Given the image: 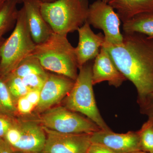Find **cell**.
<instances>
[{
    "mask_svg": "<svg viewBox=\"0 0 153 153\" xmlns=\"http://www.w3.org/2000/svg\"><path fill=\"white\" fill-rule=\"evenodd\" d=\"M119 45L104 44L118 69L131 81L138 93L137 103L153 92V38L139 33H125Z\"/></svg>",
    "mask_w": 153,
    "mask_h": 153,
    "instance_id": "6da1fadb",
    "label": "cell"
},
{
    "mask_svg": "<svg viewBox=\"0 0 153 153\" xmlns=\"http://www.w3.org/2000/svg\"><path fill=\"white\" fill-rule=\"evenodd\" d=\"M67 36L53 33L47 41L36 45L33 54L45 70L75 80L78 67L75 47Z\"/></svg>",
    "mask_w": 153,
    "mask_h": 153,
    "instance_id": "7a4b0ae2",
    "label": "cell"
},
{
    "mask_svg": "<svg viewBox=\"0 0 153 153\" xmlns=\"http://www.w3.org/2000/svg\"><path fill=\"white\" fill-rule=\"evenodd\" d=\"M88 0H56L41 3V13L54 33L66 35L86 22Z\"/></svg>",
    "mask_w": 153,
    "mask_h": 153,
    "instance_id": "3957f363",
    "label": "cell"
},
{
    "mask_svg": "<svg viewBox=\"0 0 153 153\" xmlns=\"http://www.w3.org/2000/svg\"><path fill=\"white\" fill-rule=\"evenodd\" d=\"M91 61L79 68L74 85L64 99V107L84 115L102 130L110 131L111 130L103 120L96 103L92 83L93 63Z\"/></svg>",
    "mask_w": 153,
    "mask_h": 153,
    "instance_id": "277c9868",
    "label": "cell"
},
{
    "mask_svg": "<svg viewBox=\"0 0 153 153\" xmlns=\"http://www.w3.org/2000/svg\"><path fill=\"white\" fill-rule=\"evenodd\" d=\"M36 46L28 27L23 7L18 12L13 31L0 49V76L10 74L25 58L33 55Z\"/></svg>",
    "mask_w": 153,
    "mask_h": 153,
    "instance_id": "5b68a950",
    "label": "cell"
},
{
    "mask_svg": "<svg viewBox=\"0 0 153 153\" xmlns=\"http://www.w3.org/2000/svg\"><path fill=\"white\" fill-rule=\"evenodd\" d=\"M39 122L45 128L64 134H91L101 130L89 119L64 106L52 108L45 111Z\"/></svg>",
    "mask_w": 153,
    "mask_h": 153,
    "instance_id": "8992f818",
    "label": "cell"
},
{
    "mask_svg": "<svg viewBox=\"0 0 153 153\" xmlns=\"http://www.w3.org/2000/svg\"><path fill=\"white\" fill-rule=\"evenodd\" d=\"M4 139L14 151L36 153L44 150L46 133L43 126L37 121L17 118Z\"/></svg>",
    "mask_w": 153,
    "mask_h": 153,
    "instance_id": "52a82bcc",
    "label": "cell"
},
{
    "mask_svg": "<svg viewBox=\"0 0 153 153\" xmlns=\"http://www.w3.org/2000/svg\"><path fill=\"white\" fill-rule=\"evenodd\" d=\"M86 22L94 27L102 30L105 44H121L123 35L120 31L121 20L117 13L109 4L97 0L89 6Z\"/></svg>",
    "mask_w": 153,
    "mask_h": 153,
    "instance_id": "ba28073f",
    "label": "cell"
},
{
    "mask_svg": "<svg viewBox=\"0 0 153 153\" xmlns=\"http://www.w3.org/2000/svg\"><path fill=\"white\" fill-rule=\"evenodd\" d=\"M44 128L46 140L43 151L47 153H86L91 143V133H61Z\"/></svg>",
    "mask_w": 153,
    "mask_h": 153,
    "instance_id": "9c48e42d",
    "label": "cell"
},
{
    "mask_svg": "<svg viewBox=\"0 0 153 153\" xmlns=\"http://www.w3.org/2000/svg\"><path fill=\"white\" fill-rule=\"evenodd\" d=\"M75 80L60 74L48 73V76L41 90L40 101L36 109L43 112L60 102L69 93Z\"/></svg>",
    "mask_w": 153,
    "mask_h": 153,
    "instance_id": "30bf717a",
    "label": "cell"
},
{
    "mask_svg": "<svg viewBox=\"0 0 153 153\" xmlns=\"http://www.w3.org/2000/svg\"><path fill=\"white\" fill-rule=\"evenodd\" d=\"M90 140L91 143L102 145L115 153L142 151L137 131L118 134L100 130L91 134Z\"/></svg>",
    "mask_w": 153,
    "mask_h": 153,
    "instance_id": "8fae6325",
    "label": "cell"
},
{
    "mask_svg": "<svg viewBox=\"0 0 153 153\" xmlns=\"http://www.w3.org/2000/svg\"><path fill=\"white\" fill-rule=\"evenodd\" d=\"M77 31L79 41L75 51L79 69L97 56L104 44L105 37L101 33H94L86 21Z\"/></svg>",
    "mask_w": 153,
    "mask_h": 153,
    "instance_id": "7c38bea8",
    "label": "cell"
},
{
    "mask_svg": "<svg viewBox=\"0 0 153 153\" xmlns=\"http://www.w3.org/2000/svg\"><path fill=\"white\" fill-rule=\"evenodd\" d=\"M26 21L31 37L36 45L44 43L54 32L41 13V0H23Z\"/></svg>",
    "mask_w": 153,
    "mask_h": 153,
    "instance_id": "4fadbf2b",
    "label": "cell"
},
{
    "mask_svg": "<svg viewBox=\"0 0 153 153\" xmlns=\"http://www.w3.org/2000/svg\"><path fill=\"white\" fill-rule=\"evenodd\" d=\"M126 80L115 65L108 52L104 47H102L92 66L93 85L107 81L109 85L117 88Z\"/></svg>",
    "mask_w": 153,
    "mask_h": 153,
    "instance_id": "5bb4252c",
    "label": "cell"
},
{
    "mask_svg": "<svg viewBox=\"0 0 153 153\" xmlns=\"http://www.w3.org/2000/svg\"><path fill=\"white\" fill-rule=\"evenodd\" d=\"M108 4L123 22L139 14L153 13V0H111Z\"/></svg>",
    "mask_w": 153,
    "mask_h": 153,
    "instance_id": "9a60e30c",
    "label": "cell"
},
{
    "mask_svg": "<svg viewBox=\"0 0 153 153\" xmlns=\"http://www.w3.org/2000/svg\"><path fill=\"white\" fill-rule=\"evenodd\" d=\"M125 33H139L153 38V13L139 14L123 22Z\"/></svg>",
    "mask_w": 153,
    "mask_h": 153,
    "instance_id": "2e32d148",
    "label": "cell"
},
{
    "mask_svg": "<svg viewBox=\"0 0 153 153\" xmlns=\"http://www.w3.org/2000/svg\"><path fill=\"white\" fill-rule=\"evenodd\" d=\"M18 2L17 0H7L0 10V39L16 22Z\"/></svg>",
    "mask_w": 153,
    "mask_h": 153,
    "instance_id": "e0dca14e",
    "label": "cell"
},
{
    "mask_svg": "<svg viewBox=\"0 0 153 153\" xmlns=\"http://www.w3.org/2000/svg\"><path fill=\"white\" fill-rule=\"evenodd\" d=\"M11 73L23 78L30 74H44L47 72L33 54L23 60Z\"/></svg>",
    "mask_w": 153,
    "mask_h": 153,
    "instance_id": "ac0fdd59",
    "label": "cell"
},
{
    "mask_svg": "<svg viewBox=\"0 0 153 153\" xmlns=\"http://www.w3.org/2000/svg\"><path fill=\"white\" fill-rule=\"evenodd\" d=\"M3 77L15 104L19 98L25 96L30 91L21 77L12 73Z\"/></svg>",
    "mask_w": 153,
    "mask_h": 153,
    "instance_id": "d6986e66",
    "label": "cell"
},
{
    "mask_svg": "<svg viewBox=\"0 0 153 153\" xmlns=\"http://www.w3.org/2000/svg\"><path fill=\"white\" fill-rule=\"evenodd\" d=\"M0 114L14 117L18 114L16 104L1 76H0Z\"/></svg>",
    "mask_w": 153,
    "mask_h": 153,
    "instance_id": "ffe728a7",
    "label": "cell"
},
{
    "mask_svg": "<svg viewBox=\"0 0 153 153\" xmlns=\"http://www.w3.org/2000/svg\"><path fill=\"white\" fill-rule=\"evenodd\" d=\"M141 150L150 153L153 149V122L149 119L137 131Z\"/></svg>",
    "mask_w": 153,
    "mask_h": 153,
    "instance_id": "44dd1931",
    "label": "cell"
},
{
    "mask_svg": "<svg viewBox=\"0 0 153 153\" xmlns=\"http://www.w3.org/2000/svg\"><path fill=\"white\" fill-rule=\"evenodd\" d=\"M48 75V72L44 74H30L22 79L29 90L41 91L47 80Z\"/></svg>",
    "mask_w": 153,
    "mask_h": 153,
    "instance_id": "7402d4cb",
    "label": "cell"
},
{
    "mask_svg": "<svg viewBox=\"0 0 153 153\" xmlns=\"http://www.w3.org/2000/svg\"><path fill=\"white\" fill-rule=\"evenodd\" d=\"M16 117L0 114V140L4 137L9 129L15 123Z\"/></svg>",
    "mask_w": 153,
    "mask_h": 153,
    "instance_id": "603a6c76",
    "label": "cell"
},
{
    "mask_svg": "<svg viewBox=\"0 0 153 153\" xmlns=\"http://www.w3.org/2000/svg\"><path fill=\"white\" fill-rule=\"evenodd\" d=\"M138 104L140 112L146 115L149 119L151 120L153 122V92Z\"/></svg>",
    "mask_w": 153,
    "mask_h": 153,
    "instance_id": "cb8c5ba5",
    "label": "cell"
},
{
    "mask_svg": "<svg viewBox=\"0 0 153 153\" xmlns=\"http://www.w3.org/2000/svg\"><path fill=\"white\" fill-rule=\"evenodd\" d=\"M18 113L22 114H27L31 113L35 107L26 97H21L16 103Z\"/></svg>",
    "mask_w": 153,
    "mask_h": 153,
    "instance_id": "d4e9b609",
    "label": "cell"
},
{
    "mask_svg": "<svg viewBox=\"0 0 153 153\" xmlns=\"http://www.w3.org/2000/svg\"><path fill=\"white\" fill-rule=\"evenodd\" d=\"M86 153H115L104 146L91 143Z\"/></svg>",
    "mask_w": 153,
    "mask_h": 153,
    "instance_id": "484cf974",
    "label": "cell"
},
{
    "mask_svg": "<svg viewBox=\"0 0 153 153\" xmlns=\"http://www.w3.org/2000/svg\"><path fill=\"white\" fill-rule=\"evenodd\" d=\"M41 96V91L31 90L25 96L29 101L35 107H36L39 103Z\"/></svg>",
    "mask_w": 153,
    "mask_h": 153,
    "instance_id": "4316f807",
    "label": "cell"
},
{
    "mask_svg": "<svg viewBox=\"0 0 153 153\" xmlns=\"http://www.w3.org/2000/svg\"><path fill=\"white\" fill-rule=\"evenodd\" d=\"M14 150L4 139L0 140V153H13Z\"/></svg>",
    "mask_w": 153,
    "mask_h": 153,
    "instance_id": "83f0119b",
    "label": "cell"
},
{
    "mask_svg": "<svg viewBox=\"0 0 153 153\" xmlns=\"http://www.w3.org/2000/svg\"><path fill=\"white\" fill-rule=\"evenodd\" d=\"M7 0H0V10L2 8L4 3Z\"/></svg>",
    "mask_w": 153,
    "mask_h": 153,
    "instance_id": "f1b7e54d",
    "label": "cell"
},
{
    "mask_svg": "<svg viewBox=\"0 0 153 153\" xmlns=\"http://www.w3.org/2000/svg\"><path fill=\"white\" fill-rule=\"evenodd\" d=\"M41 1L42 2L49 3L52 2L54 1H56V0H41Z\"/></svg>",
    "mask_w": 153,
    "mask_h": 153,
    "instance_id": "f546056e",
    "label": "cell"
},
{
    "mask_svg": "<svg viewBox=\"0 0 153 153\" xmlns=\"http://www.w3.org/2000/svg\"><path fill=\"white\" fill-rule=\"evenodd\" d=\"M128 153H150L147 152H144L143 151H136V152H131Z\"/></svg>",
    "mask_w": 153,
    "mask_h": 153,
    "instance_id": "4dcf8cb0",
    "label": "cell"
},
{
    "mask_svg": "<svg viewBox=\"0 0 153 153\" xmlns=\"http://www.w3.org/2000/svg\"><path fill=\"white\" fill-rule=\"evenodd\" d=\"M13 153H33L29 152H24V151H14Z\"/></svg>",
    "mask_w": 153,
    "mask_h": 153,
    "instance_id": "1f68e13d",
    "label": "cell"
},
{
    "mask_svg": "<svg viewBox=\"0 0 153 153\" xmlns=\"http://www.w3.org/2000/svg\"><path fill=\"white\" fill-rule=\"evenodd\" d=\"M4 40V39L3 38L0 39V49H1V46ZM0 60H1V56H0Z\"/></svg>",
    "mask_w": 153,
    "mask_h": 153,
    "instance_id": "d6a6232c",
    "label": "cell"
},
{
    "mask_svg": "<svg viewBox=\"0 0 153 153\" xmlns=\"http://www.w3.org/2000/svg\"><path fill=\"white\" fill-rule=\"evenodd\" d=\"M103 2L107 3V4H108L111 1V0H101Z\"/></svg>",
    "mask_w": 153,
    "mask_h": 153,
    "instance_id": "836d02e7",
    "label": "cell"
},
{
    "mask_svg": "<svg viewBox=\"0 0 153 153\" xmlns=\"http://www.w3.org/2000/svg\"><path fill=\"white\" fill-rule=\"evenodd\" d=\"M36 153H47L46 152H44V151H42L41 152H37Z\"/></svg>",
    "mask_w": 153,
    "mask_h": 153,
    "instance_id": "e575fe53",
    "label": "cell"
},
{
    "mask_svg": "<svg viewBox=\"0 0 153 153\" xmlns=\"http://www.w3.org/2000/svg\"><path fill=\"white\" fill-rule=\"evenodd\" d=\"M150 153H153V149L152 150V151H151L150 152Z\"/></svg>",
    "mask_w": 153,
    "mask_h": 153,
    "instance_id": "d590c367",
    "label": "cell"
},
{
    "mask_svg": "<svg viewBox=\"0 0 153 153\" xmlns=\"http://www.w3.org/2000/svg\"><path fill=\"white\" fill-rule=\"evenodd\" d=\"M17 1H18L19 2L20 1H23V0H17Z\"/></svg>",
    "mask_w": 153,
    "mask_h": 153,
    "instance_id": "8d00e7d4",
    "label": "cell"
},
{
    "mask_svg": "<svg viewBox=\"0 0 153 153\" xmlns=\"http://www.w3.org/2000/svg\"></svg>",
    "mask_w": 153,
    "mask_h": 153,
    "instance_id": "74e56055",
    "label": "cell"
}]
</instances>
